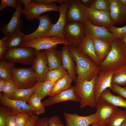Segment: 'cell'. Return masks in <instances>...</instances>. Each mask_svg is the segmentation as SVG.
Masks as SVG:
<instances>
[{
  "label": "cell",
  "instance_id": "cell-1",
  "mask_svg": "<svg viewBox=\"0 0 126 126\" xmlns=\"http://www.w3.org/2000/svg\"><path fill=\"white\" fill-rule=\"evenodd\" d=\"M75 61L77 75L76 82L90 80L101 70L99 66L89 57L82 53L77 46H68Z\"/></svg>",
  "mask_w": 126,
  "mask_h": 126
},
{
  "label": "cell",
  "instance_id": "cell-2",
  "mask_svg": "<svg viewBox=\"0 0 126 126\" xmlns=\"http://www.w3.org/2000/svg\"><path fill=\"white\" fill-rule=\"evenodd\" d=\"M111 46L110 51L99 66L101 70H114L126 63V45L121 39L116 38Z\"/></svg>",
  "mask_w": 126,
  "mask_h": 126
},
{
  "label": "cell",
  "instance_id": "cell-3",
  "mask_svg": "<svg viewBox=\"0 0 126 126\" xmlns=\"http://www.w3.org/2000/svg\"><path fill=\"white\" fill-rule=\"evenodd\" d=\"M98 74H96L90 80L75 82L74 86L80 98V107L81 108L87 106L92 108L95 106L96 103L94 94V86L96 79Z\"/></svg>",
  "mask_w": 126,
  "mask_h": 126
},
{
  "label": "cell",
  "instance_id": "cell-4",
  "mask_svg": "<svg viewBox=\"0 0 126 126\" xmlns=\"http://www.w3.org/2000/svg\"><path fill=\"white\" fill-rule=\"evenodd\" d=\"M36 53L33 48L20 46L7 49L1 59L14 63L32 65Z\"/></svg>",
  "mask_w": 126,
  "mask_h": 126
},
{
  "label": "cell",
  "instance_id": "cell-5",
  "mask_svg": "<svg viewBox=\"0 0 126 126\" xmlns=\"http://www.w3.org/2000/svg\"><path fill=\"white\" fill-rule=\"evenodd\" d=\"M13 80L18 89L32 88L38 82L34 70L32 67L11 68Z\"/></svg>",
  "mask_w": 126,
  "mask_h": 126
},
{
  "label": "cell",
  "instance_id": "cell-6",
  "mask_svg": "<svg viewBox=\"0 0 126 126\" xmlns=\"http://www.w3.org/2000/svg\"><path fill=\"white\" fill-rule=\"evenodd\" d=\"M59 44L71 45L65 39L52 36L49 37H38L24 41L23 42L21 46L33 48L37 52L40 50L52 48H56L57 45Z\"/></svg>",
  "mask_w": 126,
  "mask_h": 126
},
{
  "label": "cell",
  "instance_id": "cell-7",
  "mask_svg": "<svg viewBox=\"0 0 126 126\" xmlns=\"http://www.w3.org/2000/svg\"><path fill=\"white\" fill-rule=\"evenodd\" d=\"M63 34L64 39L71 45L77 46L85 38V24L78 21L67 22Z\"/></svg>",
  "mask_w": 126,
  "mask_h": 126
},
{
  "label": "cell",
  "instance_id": "cell-8",
  "mask_svg": "<svg viewBox=\"0 0 126 126\" xmlns=\"http://www.w3.org/2000/svg\"><path fill=\"white\" fill-rule=\"evenodd\" d=\"M87 8L79 0H68L66 13L67 22L78 21L85 24L87 20Z\"/></svg>",
  "mask_w": 126,
  "mask_h": 126
},
{
  "label": "cell",
  "instance_id": "cell-9",
  "mask_svg": "<svg viewBox=\"0 0 126 126\" xmlns=\"http://www.w3.org/2000/svg\"><path fill=\"white\" fill-rule=\"evenodd\" d=\"M53 11L59 12V6L55 3L49 4H40L32 2L22 9V13L27 20H32L37 18L42 13L47 11Z\"/></svg>",
  "mask_w": 126,
  "mask_h": 126
},
{
  "label": "cell",
  "instance_id": "cell-10",
  "mask_svg": "<svg viewBox=\"0 0 126 126\" xmlns=\"http://www.w3.org/2000/svg\"><path fill=\"white\" fill-rule=\"evenodd\" d=\"M85 38L92 39L99 38L111 43L116 38L106 27L95 25L87 20L85 24Z\"/></svg>",
  "mask_w": 126,
  "mask_h": 126
},
{
  "label": "cell",
  "instance_id": "cell-11",
  "mask_svg": "<svg viewBox=\"0 0 126 126\" xmlns=\"http://www.w3.org/2000/svg\"><path fill=\"white\" fill-rule=\"evenodd\" d=\"M113 71L101 70L97 77L94 86V94L96 103L102 93L108 88L111 89Z\"/></svg>",
  "mask_w": 126,
  "mask_h": 126
},
{
  "label": "cell",
  "instance_id": "cell-12",
  "mask_svg": "<svg viewBox=\"0 0 126 126\" xmlns=\"http://www.w3.org/2000/svg\"><path fill=\"white\" fill-rule=\"evenodd\" d=\"M87 20L93 24L107 28L115 24L110 17L109 11H99L87 8Z\"/></svg>",
  "mask_w": 126,
  "mask_h": 126
},
{
  "label": "cell",
  "instance_id": "cell-13",
  "mask_svg": "<svg viewBox=\"0 0 126 126\" xmlns=\"http://www.w3.org/2000/svg\"><path fill=\"white\" fill-rule=\"evenodd\" d=\"M68 101H75L80 103V98L76 91L74 86L70 87L56 95L50 96L42 102L45 107Z\"/></svg>",
  "mask_w": 126,
  "mask_h": 126
},
{
  "label": "cell",
  "instance_id": "cell-14",
  "mask_svg": "<svg viewBox=\"0 0 126 126\" xmlns=\"http://www.w3.org/2000/svg\"><path fill=\"white\" fill-rule=\"evenodd\" d=\"M21 0H18L16 9L12 15L9 22L0 28V31L5 37L7 38L18 30L20 29L22 23L20 18L22 10Z\"/></svg>",
  "mask_w": 126,
  "mask_h": 126
},
{
  "label": "cell",
  "instance_id": "cell-15",
  "mask_svg": "<svg viewBox=\"0 0 126 126\" xmlns=\"http://www.w3.org/2000/svg\"><path fill=\"white\" fill-rule=\"evenodd\" d=\"M68 4V0L60 4V16L56 22L53 24L52 28L48 33L43 37H49L56 36L64 39L63 32L64 27L67 22L66 13Z\"/></svg>",
  "mask_w": 126,
  "mask_h": 126
},
{
  "label": "cell",
  "instance_id": "cell-16",
  "mask_svg": "<svg viewBox=\"0 0 126 126\" xmlns=\"http://www.w3.org/2000/svg\"><path fill=\"white\" fill-rule=\"evenodd\" d=\"M60 52L63 68L68 72L73 80L76 82L77 77L76 64L68 45H63Z\"/></svg>",
  "mask_w": 126,
  "mask_h": 126
},
{
  "label": "cell",
  "instance_id": "cell-17",
  "mask_svg": "<svg viewBox=\"0 0 126 126\" xmlns=\"http://www.w3.org/2000/svg\"><path fill=\"white\" fill-rule=\"evenodd\" d=\"M32 66L35 71L38 82H42L46 79V75L49 69L44 50L37 52L36 56Z\"/></svg>",
  "mask_w": 126,
  "mask_h": 126
},
{
  "label": "cell",
  "instance_id": "cell-18",
  "mask_svg": "<svg viewBox=\"0 0 126 126\" xmlns=\"http://www.w3.org/2000/svg\"><path fill=\"white\" fill-rule=\"evenodd\" d=\"M0 103V104L9 108L14 115L23 113L34 114L29 105L27 103L10 99L1 93Z\"/></svg>",
  "mask_w": 126,
  "mask_h": 126
},
{
  "label": "cell",
  "instance_id": "cell-19",
  "mask_svg": "<svg viewBox=\"0 0 126 126\" xmlns=\"http://www.w3.org/2000/svg\"><path fill=\"white\" fill-rule=\"evenodd\" d=\"M37 19L39 24L37 29L31 33L24 35L23 42L33 38L43 37L46 35L51 30L53 24L49 15L40 16Z\"/></svg>",
  "mask_w": 126,
  "mask_h": 126
},
{
  "label": "cell",
  "instance_id": "cell-20",
  "mask_svg": "<svg viewBox=\"0 0 126 126\" xmlns=\"http://www.w3.org/2000/svg\"><path fill=\"white\" fill-rule=\"evenodd\" d=\"M97 110L94 114L100 126H106L107 122L118 107L110 104L99 101L96 105Z\"/></svg>",
  "mask_w": 126,
  "mask_h": 126
},
{
  "label": "cell",
  "instance_id": "cell-21",
  "mask_svg": "<svg viewBox=\"0 0 126 126\" xmlns=\"http://www.w3.org/2000/svg\"><path fill=\"white\" fill-rule=\"evenodd\" d=\"M64 116L66 122L65 126H88L97 121L94 114L81 116L77 114L65 112Z\"/></svg>",
  "mask_w": 126,
  "mask_h": 126
},
{
  "label": "cell",
  "instance_id": "cell-22",
  "mask_svg": "<svg viewBox=\"0 0 126 126\" xmlns=\"http://www.w3.org/2000/svg\"><path fill=\"white\" fill-rule=\"evenodd\" d=\"M110 13L115 24H122L126 21V6L121 4L118 0H110Z\"/></svg>",
  "mask_w": 126,
  "mask_h": 126
},
{
  "label": "cell",
  "instance_id": "cell-23",
  "mask_svg": "<svg viewBox=\"0 0 126 126\" xmlns=\"http://www.w3.org/2000/svg\"><path fill=\"white\" fill-rule=\"evenodd\" d=\"M98 101L110 104L118 107L126 108V100L120 95L116 96L112 94L108 88L102 93L99 97Z\"/></svg>",
  "mask_w": 126,
  "mask_h": 126
},
{
  "label": "cell",
  "instance_id": "cell-24",
  "mask_svg": "<svg viewBox=\"0 0 126 126\" xmlns=\"http://www.w3.org/2000/svg\"><path fill=\"white\" fill-rule=\"evenodd\" d=\"M77 46L82 53L99 66L102 61L96 54L92 39L85 38L83 41Z\"/></svg>",
  "mask_w": 126,
  "mask_h": 126
},
{
  "label": "cell",
  "instance_id": "cell-25",
  "mask_svg": "<svg viewBox=\"0 0 126 126\" xmlns=\"http://www.w3.org/2000/svg\"><path fill=\"white\" fill-rule=\"evenodd\" d=\"M52 48L44 50L49 70L62 68L60 51Z\"/></svg>",
  "mask_w": 126,
  "mask_h": 126
},
{
  "label": "cell",
  "instance_id": "cell-26",
  "mask_svg": "<svg viewBox=\"0 0 126 126\" xmlns=\"http://www.w3.org/2000/svg\"><path fill=\"white\" fill-rule=\"evenodd\" d=\"M92 40L96 54L102 61L105 58L111 49V43L99 38H94Z\"/></svg>",
  "mask_w": 126,
  "mask_h": 126
},
{
  "label": "cell",
  "instance_id": "cell-27",
  "mask_svg": "<svg viewBox=\"0 0 126 126\" xmlns=\"http://www.w3.org/2000/svg\"><path fill=\"white\" fill-rule=\"evenodd\" d=\"M73 79L69 75L57 80L51 89L48 95L49 96L56 95L70 88Z\"/></svg>",
  "mask_w": 126,
  "mask_h": 126
},
{
  "label": "cell",
  "instance_id": "cell-28",
  "mask_svg": "<svg viewBox=\"0 0 126 126\" xmlns=\"http://www.w3.org/2000/svg\"><path fill=\"white\" fill-rule=\"evenodd\" d=\"M38 84V82L36 85L32 88L26 89H18L9 98L27 103L28 102L31 97L36 90Z\"/></svg>",
  "mask_w": 126,
  "mask_h": 126
},
{
  "label": "cell",
  "instance_id": "cell-29",
  "mask_svg": "<svg viewBox=\"0 0 126 126\" xmlns=\"http://www.w3.org/2000/svg\"><path fill=\"white\" fill-rule=\"evenodd\" d=\"M112 84L121 86L126 85V63L114 70Z\"/></svg>",
  "mask_w": 126,
  "mask_h": 126
},
{
  "label": "cell",
  "instance_id": "cell-30",
  "mask_svg": "<svg viewBox=\"0 0 126 126\" xmlns=\"http://www.w3.org/2000/svg\"><path fill=\"white\" fill-rule=\"evenodd\" d=\"M24 35L21 29H19L7 38L6 43L7 49L21 46Z\"/></svg>",
  "mask_w": 126,
  "mask_h": 126
},
{
  "label": "cell",
  "instance_id": "cell-31",
  "mask_svg": "<svg viewBox=\"0 0 126 126\" xmlns=\"http://www.w3.org/2000/svg\"><path fill=\"white\" fill-rule=\"evenodd\" d=\"M126 121V110L118 108L109 119L106 126H120Z\"/></svg>",
  "mask_w": 126,
  "mask_h": 126
},
{
  "label": "cell",
  "instance_id": "cell-32",
  "mask_svg": "<svg viewBox=\"0 0 126 126\" xmlns=\"http://www.w3.org/2000/svg\"><path fill=\"white\" fill-rule=\"evenodd\" d=\"M41 100L35 92L28 102L34 114L37 115L42 114L45 112V107L41 102Z\"/></svg>",
  "mask_w": 126,
  "mask_h": 126
},
{
  "label": "cell",
  "instance_id": "cell-33",
  "mask_svg": "<svg viewBox=\"0 0 126 126\" xmlns=\"http://www.w3.org/2000/svg\"><path fill=\"white\" fill-rule=\"evenodd\" d=\"M15 67L14 63L2 59L0 61V78L5 80H13L11 68Z\"/></svg>",
  "mask_w": 126,
  "mask_h": 126
},
{
  "label": "cell",
  "instance_id": "cell-34",
  "mask_svg": "<svg viewBox=\"0 0 126 126\" xmlns=\"http://www.w3.org/2000/svg\"><path fill=\"white\" fill-rule=\"evenodd\" d=\"M56 82L46 79L42 82H38V86L35 92L41 99H43L49 95L51 89Z\"/></svg>",
  "mask_w": 126,
  "mask_h": 126
},
{
  "label": "cell",
  "instance_id": "cell-35",
  "mask_svg": "<svg viewBox=\"0 0 126 126\" xmlns=\"http://www.w3.org/2000/svg\"><path fill=\"white\" fill-rule=\"evenodd\" d=\"M68 75V72L63 68L55 69L49 70L46 75V79L50 81L56 82Z\"/></svg>",
  "mask_w": 126,
  "mask_h": 126
},
{
  "label": "cell",
  "instance_id": "cell-36",
  "mask_svg": "<svg viewBox=\"0 0 126 126\" xmlns=\"http://www.w3.org/2000/svg\"><path fill=\"white\" fill-rule=\"evenodd\" d=\"M110 0H91L88 8L102 11H109Z\"/></svg>",
  "mask_w": 126,
  "mask_h": 126
},
{
  "label": "cell",
  "instance_id": "cell-37",
  "mask_svg": "<svg viewBox=\"0 0 126 126\" xmlns=\"http://www.w3.org/2000/svg\"><path fill=\"white\" fill-rule=\"evenodd\" d=\"M18 89L13 80L8 79L5 80V85L2 92L4 94L9 98Z\"/></svg>",
  "mask_w": 126,
  "mask_h": 126
},
{
  "label": "cell",
  "instance_id": "cell-38",
  "mask_svg": "<svg viewBox=\"0 0 126 126\" xmlns=\"http://www.w3.org/2000/svg\"><path fill=\"white\" fill-rule=\"evenodd\" d=\"M11 115H14L7 106L0 104V126H6L7 117Z\"/></svg>",
  "mask_w": 126,
  "mask_h": 126
},
{
  "label": "cell",
  "instance_id": "cell-39",
  "mask_svg": "<svg viewBox=\"0 0 126 126\" xmlns=\"http://www.w3.org/2000/svg\"><path fill=\"white\" fill-rule=\"evenodd\" d=\"M34 114L23 113L15 115V119L17 126H25L29 118Z\"/></svg>",
  "mask_w": 126,
  "mask_h": 126
},
{
  "label": "cell",
  "instance_id": "cell-40",
  "mask_svg": "<svg viewBox=\"0 0 126 126\" xmlns=\"http://www.w3.org/2000/svg\"><path fill=\"white\" fill-rule=\"evenodd\" d=\"M107 28L109 31L114 34L116 38L121 39L126 35V25L121 27L112 25Z\"/></svg>",
  "mask_w": 126,
  "mask_h": 126
},
{
  "label": "cell",
  "instance_id": "cell-41",
  "mask_svg": "<svg viewBox=\"0 0 126 126\" xmlns=\"http://www.w3.org/2000/svg\"><path fill=\"white\" fill-rule=\"evenodd\" d=\"M17 0H2L0 4V12L5 9L7 7H10L15 10L17 9Z\"/></svg>",
  "mask_w": 126,
  "mask_h": 126
},
{
  "label": "cell",
  "instance_id": "cell-42",
  "mask_svg": "<svg viewBox=\"0 0 126 126\" xmlns=\"http://www.w3.org/2000/svg\"><path fill=\"white\" fill-rule=\"evenodd\" d=\"M113 92L122 96L126 100V87H122L116 84H112L110 89Z\"/></svg>",
  "mask_w": 126,
  "mask_h": 126
},
{
  "label": "cell",
  "instance_id": "cell-43",
  "mask_svg": "<svg viewBox=\"0 0 126 126\" xmlns=\"http://www.w3.org/2000/svg\"><path fill=\"white\" fill-rule=\"evenodd\" d=\"M48 126H64L60 119L57 116H53L49 118Z\"/></svg>",
  "mask_w": 126,
  "mask_h": 126
},
{
  "label": "cell",
  "instance_id": "cell-44",
  "mask_svg": "<svg viewBox=\"0 0 126 126\" xmlns=\"http://www.w3.org/2000/svg\"><path fill=\"white\" fill-rule=\"evenodd\" d=\"M65 0H33L31 2L45 4H49L57 2L60 4Z\"/></svg>",
  "mask_w": 126,
  "mask_h": 126
},
{
  "label": "cell",
  "instance_id": "cell-45",
  "mask_svg": "<svg viewBox=\"0 0 126 126\" xmlns=\"http://www.w3.org/2000/svg\"><path fill=\"white\" fill-rule=\"evenodd\" d=\"M7 38L5 36L0 40V59L2 58L3 54L7 49L6 43Z\"/></svg>",
  "mask_w": 126,
  "mask_h": 126
},
{
  "label": "cell",
  "instance_id": "cell-46",
  "mask_svg": "<svg viewBox=\"0 0 126 126\" xmlns=\"http://www.w3.org/2000/svg\"><path fill=\"white\" fill-rule=\"evenodd\" d=\"M39 118L38 115L33 114L29 118L25 126H34V125Z\"/></svg>",
  "mask_w": 126,
  "mask_h": 126
},
{
  "label": "cell",
  "instance_id": "cell-47",
  "mask_svg": "<svg viewBox=\"0 0 126 126\" xmlns=\"http://www.w3.org/2000/svg\"><path fill=\"white\" fill-rule=\"evenodd\" d=\"M48 119L49 118L47 117L39 118L34 126H48Z\"/></svg>",
  "mask_w": 126,
  "mask_h": 126
},
{
  "label": "cell",
  "instance_id": "cell-48",
  "mask_svg": "<svg viewBox=\"0 0 126 126\" xmlns=\"http://www.w3.org/2000/svg\"><path fill=\"white\" fill-rule=\"evenodd\" d=\"M15 115H11L9 116L6 120V126H17L15 119Z\"/></svg>",
  "mask_w": 126,
  "mask_h": 126
},
{
  "label": "cell",
  "instance_id": "cell-49",
  "mask_svg": "<svg viewBox=\"0 0 126 126\" xmlns=\"http://www.w3.org/2000/svg\"><path fill=\"white\" fill-rule=\"evenodd\" d=\"M5 80L2 79H0V91L2 92L4 86Z\"/></svg>",
  "mask_w": 126,
  "mask_h": 126
},
{
  "label": "cell",
  "instance_id": "cell-50",
  "mask_svg": "<svg viewBox=\"0 0 126 126\" xmlns=\"http://www.w3.org/2000/svg\"><path fill=\"white\" fill-rule=\"evenodd\" d=\"M91 0H80L81 2L87 8L89 5Z\"/></svg>",
  "mask_w": 126,
  "mask_h": 126
},
{
  "label": "cell",
  "instance_id": "cell-51",
  "mask_svg": "<svg viewBox=\"0 0 126 126\" xmlns=\"http://www.w3.org/2000/svg\"><path fill=\"white\" fill-rule=\"evenodd\" d=\"M21 0L22 5H23L24 7L29 5L31 2V0Z\"/></svg>",
  "mask_w": 126,
  "mask_h": 126
},
{
  "label": "cell",
  "instance_id": "cell-52",
  "mask_svg": "<svg viewBox=\"0 0 126 126\" xmlns=\"http://www.w3.org/2000/svg\"><path fill=\"white\" fill-rule=\"evenodd\" d=\"M118 0L122 4L126 6V0Z\"/></svg>",
  "mask_w": 126,
  "mask_h": 126
},
{
  "label": "cell",
  "instance_id": "cell-53",
  "mask_svg": "<svg viewBox=\"0 0 126 126\" xmlns=\"http://www.w3.org/2000/svg\"><path fill=\"white\" fill-rule=\"evenodd\" d=\"M92 125V126H100L97 121L94 122Z\"/></svg>",
  "mask_w": 126,
  "mask_h": 126
},
{
  "label": "cell",
  "instance_id": "cell-54",
  "mask_svg": "<svg viewBox=\"0 0 126 126\" xmlns=\"http://www.w3.org/2000/svg\"><path fill=\"white\" fill-rule=\"evenodd\" d=\"M122 41L126 45V35L121 39Z\"/></svg>",
  "mask_w": 126,
  "mask_h": 126
},
{
  "label": "cell",
  "instance_id": "cell-55",
  "mask_svg": "<svg viewBox=\"0 0 126 126\" xmlns=\"http://www.w3.org/2000/svg\"><path fill=\"white\" fill-rule=\"evenodd\" d=\"M120 126H126V121L123 123Z\"/></svg>",
  "mask_w": 126,
  "mask_h": 126
}]
</instances>
